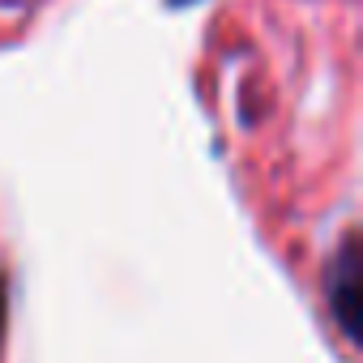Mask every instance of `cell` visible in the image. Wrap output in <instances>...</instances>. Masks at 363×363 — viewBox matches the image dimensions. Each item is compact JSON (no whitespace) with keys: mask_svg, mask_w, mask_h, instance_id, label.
Listing matches in <instances>:
<instances>
[{"mask_svg":"<svg viewBox=\"0 0 363 363\" xmlns=\"http://www.w3.org/2000/svg\"><path fill=\"white\" fill-rule=\"evenodd\" d=\"M359 278H363V269H359V240L346 235V240L337 244L333 261H329V308H333V316H337V325H342L346 337H354Z\"/></svg>","mask_w":363,"mask_h":363,"instance_id":"6da1fadb","label":"cell"},{"mask_svg":"<svg viewBox=\"0 0 363 363\" xmlns=\"http://www.w3.org/2000/svg\"><path fill=\"white\" fill-rule=\"evenodd\" d=\"M5 325H9V282L0 278V346H5Z\"/></svg>","mask_w":363,"mask_h":363,"instance_id":"7a4b0ae2","label":"cell"},{"mask_svg":"<svg viewBox=\"0 0 363 363\" xmlns=\"http://www.w3.org/2000/svg\"><path fill=\"white\" fill-rule=\"evenodd\" d=\"M184 5H197V0H171V9H184Z\"/></svg>","mask_w":363,"mask_h":363,"instance_id":"3957f363","label":"cell"}]
</instances>
